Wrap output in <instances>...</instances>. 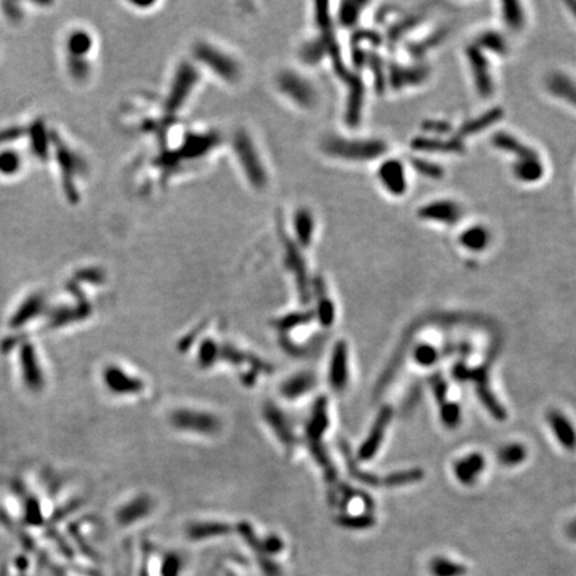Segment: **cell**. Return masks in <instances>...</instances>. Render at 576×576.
<instances>
[{
	"mask_svg": "<svg viewBox=\"0 0 576 576\" xmlns=\"http://www.w3.org/2000/svg\"><path fill=\"white\" fill-rule=\"evenodd\" d=\"M363 7L362 3H346L343 4V11L341 13V23L344 26H353L358 16H359V11Z\"/></svg>",
	"mask_w": 576,
	"mask_h": 576,
	"instance_id": "32",
	"label": "cell"
},
{
	"mask_svg": "<svg viewBox=\"0 0 576 576\" xmlns=\"http://www.w3.org/2000/svg\"><path fill=\"white\" fill-rule=\"evenodd\" d=\"M419 215L424 219L452 224L462 218V210L454 202H435L432 204L424 206L420 210Z\"/></svg>",
	"mask_w": 576,
	"mask_h": 576,
	"instance_id": "11",
	"label": "cell"
},
{
	"mask_svg": "<svg viewBox=\"0 0 576 576\" xmlns=\"http://www.w3.org/2000/svg\"><path fill=\"white\" fill-rule=\"evenodd\" d=\"M22 379L30 391L38 393L44 387V375L40 367L39 359L35 351V347L26 343L19 354Z\"/></svg>",
	"mask_w": 576,
	"mask_h": 576,
	"instance_id": "7",
	"label": "cell"
},
{
	"mask_svg": "<svg viewBox=\"0 0 576 576\" xmlns=\"http://www.w3.org/2000/svg\"><path fill=\"white\" fill-rule=\"evenodd\" d=\"M412 145L418 150H423V151H432V152H460L464 147L463 144L460 143V140H450V142H445L442 139H418L415 140Z\"/></svg>",
	"mask_w": 576,
	"mask_h": 576,
	"instance_id": "18",
	"label": "cell"
},
{
	"mask_svg": "<svg viewBox=\"0 0 576 576\" xmlns=\"http://www.w3.org/2000/svg\"><path fill=\"white\" fill-rule=\"evenodd\" d=\"M25 170L23 152L16 145H0V178L15 179Z\"/></svg>",
	"mask_w": 576,
	"mask_h": 576,
	"instance_id": "8",
	"label": "cell"
},
{
	"mask_svg": "<svg viewBox=\"0 0 576 576\" xmlns=\"http://www.w3.org/2000/svg\"><path fill=\"white\" fill-rule=\"evenodd\" d=\"M515 175L524 182H532L543 175V167L539 159H524L515 166Z\"/></svg>",
	"mask_w": 576,
	"mask_h": 576,
	"instance_id": "22",
	"label": "cell"
},
{
	"mask_svg": "<svg viewBox=\"0 0 576 576\" xmlns=\"http://www.w3.org/2000/svg\"><path fill=\"white\" fill-rule=\"evenodd\" d=\"M549 89L559 98L567 99L570 103L576 105V83L563 74H554L549 79Z\"/></svg>",
	"mask_w": 576,
	"mask_h": 576,
	"instance_id": "17",
	"label": "cell"
},
{
	"mask_svg": "<svg viewBox=\"0 0 576 576\" xmlns=\"http://www.w3.org/2000/svg\"><path fill=\"white\" fill-rule=\"evenodd\" d=\"M432 572L436 576H457L464 572L460 564L452 563L445 559H435L432 562Z\"/></svg>",
	"mask_w": 576,
	"mask_h": 576,
	"instance_id": "27",
	"label": "cell"
},
{
	"mask_svg": "<svg viewBox=\"0 0 576 576\" xmlns=\"http://www.w3.org/2000/svg\"><path fill=\"white\" fill-rule=\"evenodd\" d=\"M568 6H570V7H571V8H572V13H575V16H576V3H570V4H568Z\"/></svg>",
	"mask_w": 576,
	"mask_h": 576,
	"instance_id": "37",
	"label": "cell"
},
{
	"mask_svg": "<svg viewBox=\"0 0 576 576\" xmlns=\"http://www.w3.org/2000/svg\"><path fill=\"white\" fill-rule=\"evenodd\" d=\"M0 8L4 19L10 23L20 22L23 19L25 10H22V4L19 3H0Z\"/></svg>",
	"mask_w": 576,
	"mask_h": 576,
	"instance_id": "31",
	"label": "cell"
},
{
	"mask_svg": "<svg viewBox=\"0 0 576 576\" xmlns=\"http://www.w3.org/2000/svg\"><path fill=\"white\" fill-rule=\"evenodd\" d=\"M347 380V354L344 344H339L332 365V383L336 388H343Z\"/></svg>",
	"mask_w": 576,
	"mask_h": 576,
	"instance_id": "20",
	"label": "cell"
},
{
	"mask_svg": "<svg viewBox=\"0 0 576 576\" xmlns=\"http://www.w3.org/2000/svg\"><path fill=\"white\" fill-rule=\"evenodd\" d=\"M379 176L381 183L395 195L403 194L406 190L405 171L399 162L388 160L380 166Z\"/></svg>",
	"mask_w": 576,
	"mask_h": 576,
	"instance_id": "12",
	"label": "cell"
},
{
	"mask_svg": "<svg viewBox=\"0 0 576 576\" xmlns=\"http://www.w3.org/2000/svg\"><path fill=\"white\" fill-rule=\"evenodd\" d=\"M426 70L424 68H399L393 67L391 70V80L396 87H400L406 83H419L426 78ZM393 86V87H395Z\"/></svg>",
	"mask_w": 576,
	"mask_h": 576,
	"instance_id": "21",
	"label": "cell"
},
{
	"mask_svg": "<svg viewBox=\"0 0 576 576\" xmlns=\"http://www.w3.org/2000/svg\"><path fill=\"white\" fill-rule=\"evenodd\" d=\"M415 360L421 365V366H431L433 365L436 360H438V358H439V354H438V351L432 347V346H426V344H423V346H419L417 350H415Z\"/></svg>",
	"mask_w": 576,
	"mask_h": 576,
	"instance_id": "29",
	"label": "cell"
},
{
	"mask_svg": "<svg viewBox=\"0 0 576 576\" xmlns=\"http://www.w3.org/2000/svg\"><path fill=\"white\" fill-rule=\"evenodd\" d=\"M485 462L483 455L471 454L466 458L460 459L457 462L454 472L460 483L472 485L476 478L485 470Z\"/></svg>",
	"mask_w": 576,
	"mask_h": 576,
	"instance_id": "14",
	"label": "cell"
},
{
	"mask_svg": "<svg viewBox=\"0 0 576 576\" xmlns=\"http://www.w3.org/2000/svg\"><path fill=\"white\" fill-rule=\"evenodd\" d=\"M195 56L202 63H204V66L209 67L215 74H218V77L224 80L235 81L236 79L239 78V63L236 62L234 56L223 51L222 48L212 46L207 41H203L195 47Z\"/></svg>",
	"mask_w": 576,
	"mask_h": 576,
	"instance_id": "4",
	"label": "cell"
},
{
	"mask_svg": "<svg viewBox=\"0 0 576 576\" xmlns=\"http://www.w3.org/2000/svg\"><path fill=\"white\" fill-rule=\"evenodd\" d=\"M432 388H433V391H435L436 398H439V400H443V399H445L447 386H445V380L442 379L440 377H436L435 379L432 380Z\"/></svg>",
	"mask_w": 576,
	"mask_h": 576,
	"instance_id": "35",
	"label": "cell"
},
{
	"mask_svg": "<svg viewBox=\"0 0 576 576\" xmlns=\"http://www.w3.org/2000/svg\"><path fill=\"white\" fill-rule=\"evenodd\" d=\"M502 115H503L502 110H499V108L491 110V111L485 112V115H482L480 118L475 119V120H471V122H467V123L460 129L459 135H460V136H467V135H472V133H476V132L483 131V130H485V127H488V126L494 124L495 122H498Z\"/></svg>",
	"mask_w": 576,
	"mask_h": 576,
	"instance_id": "19",
	"label": "cell"
},
{
	"mask_svg": "<svg viewBox=\"0 0 576 576\" xmlns=\"http://www.w3.org/2000/svg\"><path fill=\"white\" fill-rule=\"evenodd\" d=\"M488 239H490V236L487 234V231H485V228H482V227H473V228L466 230V231L462 234L460 242H462V244H463L464 247H467V249H473V251H480V249H485V246H487Z\"/></svg>",
	"mask_w": 576,
	"mask_h": 576,
	"instance_id": "23",
	"label": "cell"
},
{
	"mask_svg": "<svg viewBox=\"0 0 576 576\" xmlns=\"http://www.w3.org/2000/svg\"><path fill=\"white\" fill-rule=\"evenodd\" d=\"M525 457H527L525 447L518 445V443L504 445L503 448L499 450L498 452L499 462L504 466H509V467L522 463Z\"/></svg>",
	"mask_w": 576,
	"mask_h": 576,
	"instance_id": "24",
	"label": "cell"
},
{
	"mask_svg": "<svg viewBox=\"0 0 576 576\" xmlns=\"http://www.w3.org/2000/svg\"><path fill=\"white\" fill-rule=\"evenodd\" d=\"M445 31H438V34L432 35L428 39H424L423 41H420L418 46H415L414 48H411V53H412V55H415V56H417V55H421L426 50H428V48H431L433 46H436L440 40L445 38Z\"/></svg>",
	"mask_w": 576,
	"mask_h": 576,
	"instance_id": "34",
	"label": "cell"
},
{
	"mask_svg": "<svg viewBox=\"0 0 576 576\" xmlns=\"http://www.w3.org/2000/svg\"><path fill=\"white\" fill-rule=\"evenodd\" d=\"M503 16L506 25L510 28H521L524 23V13L518 3H504L503 4Z\"/></svg>",
	"mask_w": 576,
	"mask_h": 576,
	"instance_id": "26",
	"label": "cell"
},
{
	"mask_svg": "<svg viewBox=\"0 0 576 576\" xmlns=\"http://www.w3.org/2000/svg\"><path fill=\"white\" fill-rule=\"evenodd\" d=\"M549 421L558 442L567 450H575L576 431L572 423L559 411H550Z\"/></svg>",
	"mask_w": 576,
	"mask_h": 576,
	"instance_id": "13",
	"label": "cell"
},
{
	"mask_svg": "<svg viewBox=\"0 0 576 576\" xmlns=\"http://www.w3.org/2000/svg\"><path fill=\"white\" fill-rule=\"evenodd\" d=\"M479 44L485 46L487 48H491L492 51H497L499 53H506V43L503 38H500L497 34L494 32H488L485 34L480 39H479Z\"/></svg>",
	"mask_w": 576,
	"mask_h": 576,
	"instance_id": "33",
	"label": "cell"
},
{
	"mask_svg": "<svg viewBox=\"0 0 576 576\" xmlns=\"http://www.w3.org/2000/svg\"><path fill=\"white\" fill-rule=\"evenodd\" d=\"M46 307V299L40 294H32L23 301L10 320V326L19 328L35 319Z\"/></svg>",
	"mask_w": 576,
	"mask_h": 576,
	"instance_id": "10",
	"label": "cell"
},
{
	"mask_svg": "<svg viewBox=\"0 0 576 576\" xmlns=\"http://www.w3.org/2000/svg\"><path fill=\"white\" fill-rule=\"evenodd\" d=\"M494 144L503 148L504 151L509 152H513L516 157H521L519 160H524V159H539L535 151H532L531 148L525 147L524 144L521 143L516 138L511 136L509 133L504 132H499L494 136Z\"/></svg>",
	"mask_w": 576,
	"mask_h": 576,
	"instance_id": "16",
	"label": "cell"
},
{
	"mask_svg": "<svg viewBox=\"0 0 576 576\" xmlns=\"http://www.w3.org/2000/svg\"><path fill=\"white\" fill-rule=\"evenodd\" d=\"M325 151L332 157L343 159H372L386 152V144L379 140H347L339 136L328 138L325 143Z\"/></svg>",
	"mask_w": 576,
	"mask_h": 576,
	"instance_id": "3",
	"label": "cell"
},
{
	"mask_svg": "<svg viewBox=\"0 0 576 576\" xmlns=\"http://www.w3.org/2000/svg\"><path fill=\"white\" fill-rule=\"evenodd\" d=\"M391 417H393V411H391V408H388V407H386V408L380 412L378 419L375 421V426H374L372 431L369 433L366 443L363 445L362 450H360V458L367 460V459H369L377 454V451L379 450L380 443H381V440H383L384 432L387 430V426H388V423H390V420H391Z\"/></svg>",
	"mask_w": 576,
	"mask_h": 576,
	"instance_id": "9",
	"label": "cell"
},
{
	"mask_svg": "<svg viewBox=\"0 0 576 576\" xmlns=\"http://www.w3.org/2000/svg\"><path fill=\"white\" fill-rule=\"evenodd\" d=\"M423 478V472L420 470H408V471L396 472L388 475L383 483L386 485H405L410 483L419 482Z\"/></svg>",
	"mask_w": 576,
	"mask_h": 576,
	"instance_id": "25",
	"label": "cell"
},
{
	"mask_svg": "<svg viewBox=\"0 0 576 576\" xmlns=\"http://www.w3.org/2000/svg\"><path fill=\"white\" fill-rule=\"evenodd\" d=\"M411 164L415 170L419 171L421 175L428 176V178H440L443 175V170L439 166L432 164L428 162H423L421 159H412Z\"/></svg>",
	"mask_w": 576,
	"mask_h": 576,
	"instance_id": "30",
	"label": "cell"
},
{
	"mask_svg": "<svg viewBox=\"0 0 576 576\" xmlns=\"http://www.w3.org/2000/svg\"><path fill=\"white\" fill-rule=\"evenodd\" d=\"M568 535L572 537V539H576V521H574L572 523L570 524V527H568Z\"/></svg>",
	"mask_w": 576,
	"mask_h": 576,
	"instance_id": "36",
	"label": "cell"
},
{
	"mask_svg": "<svg viewBox=\"0 0 576 576\" xmlns=\"http://www.w3.org/2000/svg\"><path fill=\"white\" fill-rule=\"evenodd\" d=\"M277 84L287 98L304 108H310V105H314L316 100V95L310 81L292 71L282 72L277 79Z\"/></svg>",
	"mask_w": 576,
	"mask_h": 576,
	"instance_id": "5",
	"label": "cell"
},
{
	"mask_svg": "<svg viewBox=\"0 0 576 576\" xmlns=\"http://www.w3.org/2000/svg\"><path fill=\"white\" fill-rule=\"evenodd\" d=\"M50 163L58 172V179L62 185L63 194L71 204L79 202V178L84 174V163L62 135L51 129V155Z\"/></svg>",
	"mask_w": 576,
	"mask_h": 576,
	"instance_id": "1",
	"label": "cell"
},
{
	"mask_svg": "<svg viewBox=\"0 0 576 576\" xmlns=\"http://www.w3.org/2000/svg\"><path fill=\"white\" fill-rule=\"evenodd\" d=\"M95 50V39L91 32L83 27H72L63 40L65 66L68 77L74 81H84L90 77V56Z\"/></svg>",
	"mask_w": 576,
	"mask_h": 576,
	"instance_id": "2",
	"label": "cell"
},
{
	"mask_svg": "<svg viewBox=\"0 0 576 576\" xmlns=\"http://www.w3.org/2000/svg\"><path fill=\"white\" fill-rule=\"evenodd\" d=\"M236 151H237V157H239V162L242 164V167L247 171V176H249L251 183L254 184L255 187H261L266 183V174L263 171L262 159L258 155V152L254 148V144L251 143L249 138L247 136H239L236 139Z\"/></svg>",
	"mask_w": 576,
	"mask_h": 576,
	"instance_id": "6",
	"label": "cell"
},
{
	"mask_svg": "<svg viewBox=\"0 0 576 576\" xmlns=\"http://www.w3.org/2000/svg\"><path fill=\"white\" fill-rule=\"evenodd\" d=\"M469 58L471 60L472 71H473V77H475V81L478 84L479 91L483 93H490L492 91V80L490 77V70H488V63L483 58L482 53H479L478 48L471 47L469 50Z\"/></svg>",
	"mask_w": 576,
	"mask_h": 576,
	"instance_id": "15",
	"label": "cell"
},
{
	"mask_svg": "<svg viewBox=\"0 0 576 576\" xmlns=\"http://www.w3.org/2000/svg\"><path fill=\"white\" fill-rule=\"evenodd\" d=\"M460 407L457 403H443L440 407V418L447 428H455L460 423Z\"/></svg>",
	"mask_w": 576,
	"mask_h": 576,
	"instance_id": "28",
	"label": "cell"
}]
</instances>
